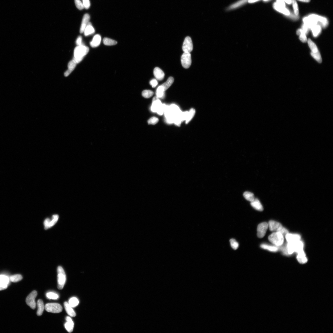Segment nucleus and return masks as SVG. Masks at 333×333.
<instances>
[{
  "instance_id": "55",
  "label": "nucleus",
  "mask_w": 333,
  "mask_h": 333,
  "mask_svg": "<svg viewBox=\"0 0 333 333\" xmlns=\"http://www.w3.org/2000/svg\"><path fill=\"white\" fill-rule=\"evenodd\" d=\"M82 38L81 36H79L77 39L76 42V44L78 45V46H79L82 44Z\"/></svg>"
},
{
  "instance_id": "44",
  "label": "nucleus",
  "mask_w": 333,
  "mask_h": 333,
  "mask_svg": "<svg viewBox=\"0 0 333 333\" xmlns=\"http://www.w3.org/2000/svg\"><path fill=\"white\" fill-rule=\"evenodd\" d=\"M46 296L48 299L57 300L59 298V296L53 292H49L46 294Z\"/></svg>"
},
{
  "instance_id": "9",
  "label": "nucleus",
  "mask_w": 333,
  "mask_h": 333,
  "mask_svg": "<svg viewBox=\"0 0 333 333\" xmlns=\"http://www.w3.org/2000/svg\"><path fill=\"white\" fill-rule=\"evenodd\" d=\"M268 228V224L266 222H264L259 225L257 228V235L259 238H262L264 237Z\"/></svg>"
},
{
  "instance_id": "35",
  "label": "nucleus",
  "mask_w": 333,
  "mask_h": 333,
  "mask_svg": "<svg viewBox=\"0 0 333 333\" xmlns=\"http://www.w3.org/2000/svg\"><path fill=\"white\" fill-rule=\"evenodd\" d=\"M22 279L23 277L21 275L17 274L11 276L10 277L9 280L12 282H16L21 280Z\"/></svg>"
},
{
  "instance_id": "8",
  "label": "nucleus",
  "mask_w": 333,
  "mask_h": 333,
  "mask_svg": "<svg viewBox=\"0 0 333 333\" xmlns=\"http://www.w3.org/2000/svg\"><path fill=\"white\" fill-rule=\"evenodd\" d=\"M303 21L304 24L309 29H311L312 27L318 24V22L313 14H311L309 16L304 17L303 19Z\"/></svg>"
},
{
  "instance_id": "33",
  "label": "nucleus",
  "mask_w": 333,
  "mask_h": 333,
  "mask_svg": "<svg viewBox=\"0 0 333 333\" xmlns=\"http://www.w3.org/2000/svg\"><path fill=\"white\" fill-rule=\"evenodd\" d=\"M244 196L247 200L251 202L253 201L255 198L254 194L249 191H246L244 194Z\"/></svg>"
},
{
  "instance_id": "38",
  "label": "nucleus",
  "mask_w": 333,
  "mask_h": 333,
  "mask_svg": "<svg viewBox=\"0 0 333 333\" xmlns=\"http://www.w3.org/2000/svg\"><path fill=\"white\" fill-rule=\"evenodd\" d=\"M164 91L162 86H160L156 90V95L158 98H162L164 96Z\"/></svg>"
},
{
  "instance_id": "50",
  "label": "nucleus",
  "mask_w": 333,
  "mask_h": 333,
  "mask_svg": "<svg viewBox=\"0 0 333 333\" xmlns=\"http://www.w3.org/2000/svg\"><path fill=\"white\" fill-rule=\"evenodd\" d=\"M188 113L189 112H187V111L185 112H181L180 114V117L182 121L186 120L187 118Z\"/></svg>"
},
{
  "instance_id": "48",
  "label": "nucleus",
  "mask_w": 333,
  "mask_h": 333,
  "mask_svg": "<svg viewBox=\"0 0 333 333\" xmlns=\"http://www.w3.org/2000/svg\"><path fill=\"white\" fill-rule=\"evenodd\" d=\"M166 106V105L165 104H162L158 109L156 112H157L158 114L160 115H162L164 113Z\"/></svg>"
},
{
  "instance_id": "29",
  "label": "nucleus",
  "mask_w": 333,
  "mask_h": 333,
  "mask_svg": "<svg viewBox=\"0 0 333 333\" xmlns=\"http://www.w3.org/2000/svg\"><path fill=\"white\" fill-rule=\"evenodd\" d=\"M174 81V79L173 77H170L162 85L164 91L168 89L172 85Z\"/></svg>"
},
{
  "instance_id": "28",
  "label": "nucleus",
  "mask_w": 333,
  "mask_h": 333,
  "mask_svg": "<svg viewBox=\"0 0 333 333\" xmlns=\"http://www.w3.org/2000/svg\"><path fill=\"white\" fill-rule=\"evenodd\" d=\"M311 29L314 37H316L318 36L321 33V27L320 25L318 24L312 27Z\"/></svg>"
},
{
  "instance_id": "36",
  "label": "nucleus",
  "mask_w": 333,
  "mask_h": 333,
  "mask_svg": "<svg viewBox=\"0 0 333 333\" xmlns=\"http://www.w3.org/2000/svg\"><path fill=\"white\" fill-rule=\"evenodd\" d=\"M69 304L72 307H76L79 303V301L76 298L72 297L69 301Z\"/></svg>"
},
{
  "instance_id": "20",
  "label": "nucleus",
  "mask_w": 333,
  "mask_h": 333,
  "mask_svg": "<svg viewBox=\"0 0 333 333\" xmlns=\"http://www.w3.org/2000/svg\"><path fill=\"white\" fill-rule=\"evenodd\" d=\"M155 77L157 80H162L165 76V74L162 70L159 67H155L153 71Z\"/></svg>"
},
{
  "instance_id": "26",
  "label": "nucleus",
  "mask_w": 333,
  "mask_h": 333,
  "mask_svg": "<svg viewBox=\"0 0 333 333\" xmlns=\"http://www.w3.org/2000/svg\"><path fill=\"white\" fill-rule=\"evenodd\" d=\"M248 1V0H240L238 1L231 5L228 8L227 10H230L235 9L243 6Z\"/></svg>"
},
{
  "instance_id": "15",
  "label": "nucleus",
  "mask_w": 333,
  "mask_h": 333,
  "mask_svg": "<svg viewBox=\"0 0 333 333\" xmlns=\"http://www.w3.org/2000/svg\"><path fill=\"white\" fill-rule=\"evenodd\" d=\"M90 19V16L88 14H85L84 15L81 26H80V33H82L84 32L85 28L89 22Z\"/></svg>"
},
{
  "instance_id": "18",
  "label": "nucleus",
  "mask_w": 333,
  "mask_h": 333,
  "mask_svg": "<svg viewBox=\"0 0 333 333\" xmlns=\"http://www.w3.org/2000/svg\"><path fill=\"white\" fill-rule=\"evenodd\" d=\"M67 322L65 324V327L69 333L72 332L74 327V323L72 319L69 316L66 318Z\"/></svg>"
},
{
  "instance_id": "40",
  "label": "nucleus",
  "mask_w": 333,
  "mask_h": 333,
  "mask_svg": "<svg viewBox=\"0 0 333 333\" xmlns=\"http://www.w3.org/2000/svg\"><path fill=\"white\" fill-rule=\"evenodd\" d=\"M9 278L7 276L0 275V284L8 285L9 283Z\"/></svg>"
},
{
  "instance_id": "57",
  "label": "nucleus",
  "mask_w": 333,
  "mask_h": 333,
  "mask_svg": "<svg viewBox=\"0 0 333 333\" xmlns=\"http://www.w3.org/2000/svg\"><path fill=\"white\" fill-rule=\"evenodd\" d=\"M276 3L282 6H285V3L283 0H277Z\"/></svg>"
},
{
  "instance_id": "59",
  "label": "nucleus",
  "mask_w": 333,
  "mask_h": 333,
  "mask_svg": "<svg viewBox=\"0 0 333 333\" xmlns=\"http://www.w3.org/2000/svg\"><path fill=\"white\" fill-rule=\"evenodd\" d=\"M283 1L289 4L292 3V0H283Z\"/></svg>"
},
{
  "instance_id": "45",
  "label": "nucleus",
  "mask_w": 333,
  "mask_h": 333,
  "mask_svg": "<svg viewBox=\"0 0 333 333\" xmlns=\"http://www.w3.org/2000/svg\"><path fill=\"white\" fill-rule=\"evenodd\" d=\"M230 245L234 250H236L239 247V244L234 239H231L230 240Z\"/></svg>"
},
{
  "instance_id": "31",
  "label": "nucleus",
  "mask_w": 333,
  "mask_h": 333,
  "mask_svg": "<svg viewBox=\"0 0 333 333\" xmlns=\"http://www.w3.org/2000/svg\"><path fill=\"white\" fill-rule=\"evenodd\" d=\"M307 42L312 52L316 53L319 51L316 45L311 41V40L310 39L308 40Z\"/></svg>"
},
{
  "instance_id": "27",
  "label": "nucleus",
  "mask_w": 333,
  "mask_h": 333,
  "mask_svg": "<svg viewBox=\"0 0 333 333\" xmlns=\"http://www.w3.org/2000/svg\"><path fill=\"white\" fill-rule=\"evenodd\" d=\"M37 305L38 310L37 312V315L38 316H40L42 314L45 309V306L44 302L42 300L39 299L38 300Z\"/></svg>"
},
{
  "instance_id": "41",
  "label": "nucleus",
  "mask_w": 333,
  "mask_h": 333,
  "mask_svg": "<svg viewBox=\"0 0 333 333\" xmlns=\"http://www.w3.org/2000/svg\"><path fill=\"white\" fill-rule=\"evenodd\" d=\"M182 112L174 116L173 123L176 126H180L182 121L180 117V114Z\"/></svg>"
},
{
  "instance_id": "13",
  "label": "nucleus",
  "mask_w": 333,
  "mask_h": 333,
  "mask_svg": "<svg viewBox=\"0 0 333 333\" xmlns=\"http://www.w3.org/2000/svg\"><path fill=\"white\" fill-rule=\"evenodd\" d=\"M273 7L277 11L286 15L288 16L290 14V12L288 9L284 7L281 6L276 2L275 3L273 4Z\"/></svg>"
},
{
  "instance_id": "42",
  "label": "nucleus",
  "mask_w": 333,
  "mask_h": 333,
  "mask_svg": "<svg viewBox=\"0 0 333 333\" xmlns=\"http://www.w3.org/2000/svg\"><path fill=\"white\" fill-rule=\"evenodd\" d=\"M154 93L152 91L146 90L143 91L142 93L143 96L145 98H149L152 97Z\"/></svg>"
},
{
  "instance_id": "53",
  "label": "nucleus",
  "mask_w": 333,
  "mask_h": 333,
  "mask_svg": "<svg viewBox=\"0 0 333 333\" xmlns=\"http://www.w3.org/2000/svg\"><path fill=\"white\" fill-rule=\"evenodd\" d=\"M278 232L280 233L284 236H285L287 234L289 233L288 230L283 227Z\"/></svg>"
},
{
  "instance_id": "11",
  "label": "nucleus",
  "mask_w": 333,
  "mask_h": 333,
  "mask_svg": "<svg viewBox=\"0 0 333 333\" xmlns=\"http://www.w3.org/2000/svg\"><path fill=\"white\" fill-rule=\"evenodd\" d=\"M59 219V216L57 214L53 216L51 219L49 218L45 219L44 221L45 229H48L53 226L56 223Z\"/></svg>"
},
{
  "instance_id": "47",
  "label": "nucleus",
  "mask_w": 333,
  "mask_h": 333,
  "mask_svg": "<svg viewBox=\"0 0 333 333\" xmlns=\"http://www.w3.org/2000/svg\"><path fill=\"white\" fill-rule=\"evenodd\" d=\"M76 6L79 10H82L84 8L83 3L80 0H74Z\"/></svg>"
},
{
  "instance_id": "58",
  "label": "nucleus",
  "mask_w": 333,
  "mask_h": 333,
  "mask_svg": "<svg viewBox=\"0 0 333 333\" xmlns=\"http://www.w3.org/2000/svg\"><path fill=\"white\" fill-rule=\"evenodd\" d=\"M260 1V0H248V2L250 3H253L258 2Z\"/></svg>"
},
{
  "instance_id": "12",
  "label": "nucleus",
  "mask_w": 333,
  "mask_h": 333,
  "mask_svg": "<svg viewBox=\"0 0 333 333\" xmlns=\"http://www.w3.org/2000/svg\"><path fill=\"white\" fill-rule=\"evenodd\" d=\"M268 228L271 231L278 232L282 228V224L279 222L274 221H270L268 223Z\"/></svg>"
},
{
  "instance_id": "34",
  "label": "nucleus",
  "mask_w": 333,
  "mask_h": 333,
  "mask_svg": "<svg viewBox=\"0 0 333 333\" xmlns=\"http://www.w3.org/2000/svg\"><path fill=\"white\" fill-rule=\"evenodd\" d=\"M170 108L174 117V116L178 114L181 112L178 107L176 105H170Z\"/></svg>"
},
{
  "instance_id": "49",
  "label": "nucleus",
  "mask_w": 333,
  "mask_h": 333,
  "mask_svg": "<svg viewBox=\"0 0 333 333\" xmlns=\"http://www.w3.org/2000/svg\"><path fill=\"white\" fill-rule=\"evenodd\" d=\"M159 121V119L158 118L155 117H153L150 118L148 121V123L149 124L155 125Z\"/></svg>"
},
{
  "instance_id": "24",
  "label": "nucleus",
  "mask_w": 333,
  "mask_h": 333,
  "mask_svg": "<svg viewBox=\"0 0 333 333\" xmlns=\"http://www.w3.org/2000/svg\"><path fill=\"white\" fill-rule=\"evenodd\" d=\"M64 305L65 311L69 315L72 317L76 316V314L73 309L72 307L70 306L68 302H65Z\"/></svg>"
},
{
  "instance_id": "2",
  "label": "nucleus",
  "mask_w": 333,
  "mask_h": 333,
  "mask_svg": "<svg viewBox=\"0 0 333 333\" xmlns=\"http://www.w3.org/2000/svg\"><path fill=\"white\" fill-rule=\"evenodd\" d=\"M304 244L300 240L289 242L287 245V250L288 254L291 255L295 252L298 253L303 250Z\"/></svg>"
},
{
  "instance_id": "23",
  "label": "nucleus",
  "mask_w": 333,
  "mask_h": 333,
  "mask_svg": "<svg viewBox=\"0 0 333 333\" xmlns=\"http://www.w3.org/2000/svg\"><path fill=\"white\" fill-rule=\"evenodd\" d=\"M250 204L252 207L257 210L262 211L264 210L263 205L257 198H255L253 201L251 202Z\"/></svg>"
},
{
  "instance_id": "4",
  "label": "nucleus",
  "mask_w": 333,
  "mask_h": 333,
  "mask_svg": "<svg viewBox=\"0 0 333 333\" xmlns=\"http://www.w3.org/2000/svg\"><path fill=\"white\" fill-rule=\"evenodd\" d=\"M58 289L59 290L63 289L66 281V275L65 272L61 266H59L58 269Z\"/></svg>"
},
{
  "instance_id": "17",
  "label": "nucleus",
  "mask_w": 333,
  "mask_h": 333,
  "mask_svg": "<svg viewBox=\"0 0 333 333\" xmlns=\"http://www.w3.org/2000/svg\"><path fill=\"white\" fill-rule=\"evenodd\" d=\"M285 236L286 239L288 243L299 241L301 239V236L298 234H290L289 233Z\"/></svg>"
},
{
  "instance_id": "3",
  "label": "nucleus",
  "mask_w": 333,
  "mask_h": 333,
  "mask_svg": "<svg viewBox=\"0 0 333 333\" xmlns=\"http://www.w3.org/2000/svg\"><path fill=\"white\" fill-rule=\"evenodd\" d=\"M268 240L274 245L278 246H280L284 243V236L279 232H276L269 236Z\"/></svg>"
},
{
  "instance_id": "32",
  "label": "nucleus",
  "mask_w": 333,
  "mask_h": 333,
  "mask_svg": "<svg viewBox=\"0 0 333 333\" xmlns=\"http://www.w3.org/2000/svg\"><path fill=\"white\" fill-rule=\"evenodd\" d=\"M103 43L105 45L107 46H112L117 44V41L108 38H105L103 39Z\"/></svg>"
},
{
  "instance_id": "6",
  "label": "nucleus",
  "mask_w": 333,
  "mask_h": 333,
  "mask_svg": "<svg viewBox=\"0 0 333 333\" xmlns=\"http://www.w3.org/2000/svg\"><path fill=\"white\" fill-rule=\"evenodd\" d=\"M37 295V291H33L28 296L26 299L27 304L33 309H34L36 307V304L35 299Z\"/></svg>"
},
{
  "instance_id": "39",
  "label": "nucleus",
  "mask_w": 333,
  "mask_h": 333,
  "mask_svg": "<svg viewBox=\"0 0 333 333\" xmlns=\"http://www.w3.org/2000/svg\"><path fill=\"white\" fill-rule=\"evenodd\" d=\"M195 113V110L193 108H191L189 112L187 118L186 120V124H188L194 117Z\"/></svg>"
},
{
  "instance_id": "56",
  "label": "nucleus",
  "mask_w": 333,
  "mask_h": 333,
  "mask_svg": "<svg viewBox=\"0 0 333 333\" xmlns=\"http://www.w3.org/2000/svg\"><path fill=\"white\" fill-rule=\"evenodd\" d=\"M8 285L6 284H0V291L6 289L7 288Z\"/></svg>"
},
{
  "instance_id": "19",
  "label": "nucleus",
  "mask_w": 333,
  "mask_h": 333,
  "mask_svg": "<svg viewBox=\"0 0 333 333\" xmlns=\"http://www.w3.org/2000/svg\"><path fill=\"white\" fill-rule=\"evenodd\" d=\"M297 259L299 263L302 264H305L307 263L308 260L306 254L303 250H301L298 253Z\"/></svg>"
},
{
  "instance_id": "16",
  "label": "nucleus",
  "mask_w": 333,
  "mask_h": 333,
  "mask_svg": "<svg viewBox=\"0 0 333 333\" xmlns=\"http://www.w3.org/2000/svg\"><path fill=\"white\" fill-rule=\"evenodd\" d=\"M162 104L160 101L158 97H154L153 99V103L151 108V110L154 112H157L158 109Z\"/></svg>"
},
{
  "instance_id": "54",
  "label": "nucleus",
  "mask_w": 333,
  "mask_h": 333,
  "mask_svg": "<svg viewBox=\"0 0 333 333\" xmlns=\"http://www.w3.org/2000/svg\"><path fill=\"white\" fill-rule=\"evenodd\" d=\"M301 29L303 30L306 35L308 33L309 29L305 24H304L302 25Z\"/></svg>"
},
{
  "instance_id": "1",
  "label": "nucleus",
  "mask_w": 333,
  "mask_h": 333,
  "mask_svg": "<svg viewBox=\"0 0 333 333\" xmlns=\"http://www.w3.org/2000/svg\"><path fill=\"white\" fill-rule=\"evenodd\" d=\"M89 51V48L85 45L82 44L78 46L74 49L73 59L77 64L80 63Z\"/></svg>"
},
{
  "instance_id": "14",
  "label": "nucleus",
  "mask_w": 333,
  "mask_h": 333,
  "mask_svg": "<svg viewBox=\"0 0 333 333\" xmlns=\"http://www.w3.org/2000/svg\"><path fill=\"white\" fill-rule=\"evenodd\" d=\"M314 16L318 22V24L323 28L326 27L328 25V21L327 19L316 14H313Z\"/></svg>"
},
{
  "instance_id": "61",
  "label": "nucleus",
  "mask_w": 333,
  "mask_h": 333,
  "mask_svg": "<svg viewBox=\"0 0 333 333\" xmlns=\"http://www.w3.org/2000/svg\"><path fill=\"white\" fill-rule=\"evenodd\" d=\"M263 1H264L266 2L270 1V0H263Z\"/></svg>"
},
{
  "instance_id": "51",
  "label": "nucleus",
  "mask_w": 333,
  "mask_h": 333,
  "mask_svg": "<svg viewBox=\"0 0 333 333\" xmlns=\"http://www.w3.org/2000/svg\"><path fill=\"white\" fill-rule=\"evenodd\" d=\"M83 1L84 8L86 9H89L90 6L89 0H83Z\"/></svg>"
},
{
  "instance_id": "37",
  "label": "nucleus",
  "mask_w": 333,
  "mask_h": 333,
  "mask_svg": "<svg viewBox=\"0 0 333 333\" xmlns=\"http://www.w3.org/2000/svg\"><path fill=\"white\" fill-rule=\"evenodd\" d=\"M311 56L313 57L318 62L321 63L322 62V59L321 54L319 51L316 53L311 52Z\"/></svg>"
},
{
  "instance_id": "5",
  "label": "nucleus",
  "mask_w": 333,
  "mask_h": 333,
  "mask_svg": "<svg viewBox=\"0 0 333 333\" xmlns=\"http://www.w3.org/2000/svg\"><path fill=\"white\" fill-rule=\"evenodd\" d=\"M45 309L48 312L59 313L62 311V307L58 303H48L45 305Z\"/></svg>"
},
{
  "instance_id": "52",
  "label": "nucleus",
  "mask_w": 333,
  "mask_h": 333,
  "mask_svg": "<svg viewBox=\"0 0 333 333\" xmlns=\"http://www.w3.org/2000/svg\"><path fill=\"white\" fill-rule=\"evenodd\" d=\"M150 83L152 86L153 88H155L157 85L158 83L157 80L153 79L151 80Z\"/></svg>"
},
{
  "instance_id": "46",
  "label": "nucleus",
  "mask_w": 333,
  "mask_h": 333,
  "mask_svg": "<svg viewBox=\"0 0 333 333\" xmlns=\"http://www.w3.org/2000/svg\"><path fill=\"white\" fill-rule=\"evenodd\" d=\"M299 36V39L302 42L305 43L307 42L306 34L302 29H300V33Z\"/></svg>"
},
{
  "instance_id": "10",
  "label": "nucleus",
  "mask_w": 333,
  "mask_h": 333,
  "mask_svg": "<svg viewBox=\"0 0 333 333\" xmlns=\"http://www.w3.org/2000/svg\"><path fill=\"white\" fill-rule=\"evenodd\" d=\"M193 44L191 38L189 37H186L183 45V51L185 53H190L193 51Z\"/></svg>"
},
{
  "instance_id": "60",
  "label": "nucleus",
  "mask_w": 333,
  "mask_h": 333,
  "mask_svg": "<svg viewBox=\"0 0 333 333\" xmlns=\"http://www.w3.org/2000/svg\"><path fill=\"white\" fill-rule=\"evenodd\" d=\"M298 1L304 2H309L311 0H298Z\"/></svg>"
},
{
  "instance_id": "22",
  "label": "nucleus",
  "mask_w": 333,
  "mask_h": 333,
  "mask_svg": "<svg viewBox=\"0 0 333 333\" xmlns=\"http://www.w3.org/2000/svg\"><path fill=\"white\" fill-rule=\"evenodd\" d=\"M77 64L74 59L71 60L68 64V69L64 74L65 76H68L71 73L76 67Z\"/></svg>"
},
{
  "instance_id": "21",
  "label": "nucleus",
  "mask_w": 333,
  "mask_h": 333,
  "mask_svg": "<svg viewBox=\"0 0 333 333\" xmlns=\"http://www.w3.org/2000/svg\"><path fill=\"white\" fill-rule=\"evenodd\" d=\"M101 41V37L99 34L95 35L93 37L92 41L90 42V46L93 48L99 46Z\"/></svg>"
},
{
  "instance_id": "25",
  "label": "nucleus",
  "mask_w": 333,
  "mask_h": 333,
  "mask_svg": "<svg viewBox=\"0 0 333 333\" xmlns=\"http://www.w3.org/2000/svg\"><path fill=\"white\" fill-rule=\"evenodd\" d=\"M95 32V29L92 26V24L89 22L87 27L85 28L84 33L85 36H88L90 35L93 34Z\"/></svg>"
},
{
  "instance_id": "30",
  "label": "nucleus",
  "mask_w": 333,
  "mask_h": 333,
  "mask_svg": "<svg viewBox=\"0 0 333 333\" xmlns=\"http://www.w3.org/2000/svg\"><path fill=\"white\" fill-rule=\"evenodd\" d=\"M261 248L268 250L271 252H275L278 251V248L275 246H271L266 244H262L261 245Z\"/></svg>"
},
{
  "instance_id": "43",
  "label": "nucleus",
  "mask_w": 333,
  "mask_h": 333,
  "mask_svg": "<svg viewBox=\"0 0 333 333\" xmlns=\"http://www.w3.org/2000/svg\"><path fill=\"white\" fill-rule=\"evenodd\" d=\"M293 7L294 9V12L296 16L298 15L299 14V10L298 5L296 0H292Z\"/></svg>"
},
{
  "instance_id": "7",
  "label": "nucleus",
  "mask_w": 333,
  "mask_h": 333,
  "mask_svg": "<svg viewBox=\"0 0 333 333\" xmlns=\"http://www.w3.org/2000/svg\"><path fill=\"white\" fill-rule=\"evenodd\" d=\"M181 61V64L184 68H189L191 63V56L190 53L184 52L182 55Z\"/></svg>"
}]
</instances>
